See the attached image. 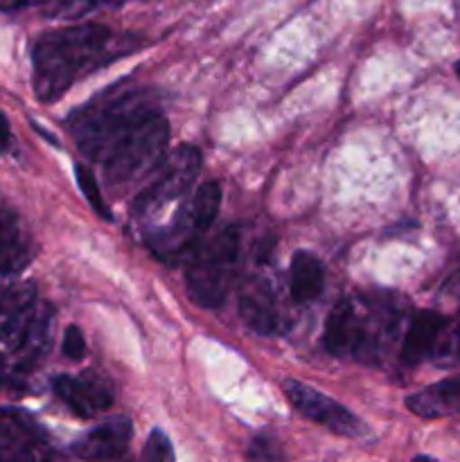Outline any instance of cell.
Segmentation results:
<instances>
[{
  "instance_id": "obj_23",
  "label": "cell",
  "mask_w": 460,
  "mask_h": 462,
  "mask_svg": "<svg viewBox=\"0 0 460 462\" xmlns=\"http://www.w3.org/2000/svg\"><path fill=\"white\" fill-rule=\"evenodd\" d=\"M41 3H52V0H0V12H18V9H25Z\"/></svg>"
},
{
  "instance_id": "obj_9",
  "label": "cell",
  "mask_w": 460,
  "mask_h": 462,
  "mask_svg": "<svg viewBox=\"0 0 460 462\" xmlns=\"http://www.w3.org/2000/svg\"><path fill=\"white\" fill-rule=\"evenodd\" d=\"M323 347L332 356L365 355L368 332H365L363 319L352 300H341L332 307L327 320H325Z\"/></svg>"
},
{
  "instance_id": "obj_24",
  "label": "cell",
  "mask_w": 460,
  "mask_h": 462,
  "mask_svg": "<svg viewBox=\"0 0 460 462\" xmlns=\"http://www.w3.org/2000/svg\"><path fill=\"white\" fill-rule=\"evenodd\" d=\"M9 147H12V129H9L7 117L0 113V153L9 152Z\"/></svg>"
},
{
  "instance_id": "obj_12",
  "label": "cell",
  "mask_w": 460,
  "mask_h": 462,
  "mask_svg": "<svg viewBox=\"0 0 460 462\" xmlns=\"http://www.w3.org/2000/svg\"><path fill=\"white\" fill-rule=\"evenodd\" d=\"M239 314L244 323L262 337H273L282 329V319L275 307V298L271 293L269 284L253 280L239 293Z\"/></svg>"
},
{
  "instance_id": "obj_14",
  "label": "cell",
  "mask_w": 460,
  "mask_h": 462,
  "mask_svg": "<svg viewBox=\"0 0 460 462\" xmlns=\"http://www.w3.org/2000/svg\"><path fill=\"white\" fill-rule=\"evenodd\" d=\"M406 406L410 409V413L424 420L460 413V377L445 379V382L422 388L406 400Z\"/></svg>"
},
{
  "instance_id": "obj_6",
  "label": "cell",
  "mask_w": 460,
  "mask_h": 462,
  "mask_svg": "<svg viewBox=\"0 0 460 462\" xmlns=\"http://www.w3.org/2000/svg\"><path fill=\"white\" fill-rule=\"evenodd\" d=\"M198 170H201V152L192 144L176 147L156 167V176L152 183L135 197L133 208H131L135 219H149L165 206L174 203L176 199L183 197L192 188Z\"/></svg>"
},
{
  "instance_id": "obj_16",
  "label": "cell",
  "mask_w": 460,
  "mask_h": 462,
  "mask_svg": "<svg viewBox=\"0 0 460 462\" xmlns=\"http://www.w3.org/2000/svg\"><path fill=\"white\" fill-rule=\"evenodd\" d=\"M52 307L43 305L41 310L34 311L30 328H27L21 346H18V352H23L21 368H30V365L34 364V361H39V356L48 350L50 338H52Z\"/></svg>"
},
{
  "instance_id": "obj_17",
  "label": "cell",
  "mask_w": 460,
  "mask_h": 462,
  "mask_svg": "<svg viewBox=\"0 0 460 462\" xmlns=\"http://www.w3.org/2000/svg\"><path fill=\"white\" fill-rule=\"evenodd\" d=\"M124 0H52L48 3V9H45V16L50 18H81L86 14L99 12V9H111L122 5Z\"/></svg>"
},
{
  "instance_id": "obj_15",
  "label": "cell",
  "mask_w": 460,
  "mask_h": 462,
  "mask_svg": "<svg viewBox=\"0 0 460 462\" xmlns=\"http://www.w3.org/2000/svg\"><path fill=\"white\" fill-rule=\"evenodd\" d=\"M291 298L298 305L314 302L323 293L325 269L318 257L309 251H298L291 260Z\"/></svg>"
},
{
  "instance_id": "obj_13",
  "label": "cell",
  "mask_w": 460,
  "mask_h": 462,
  "mask_svg": "<svg viewBox=\"0 0 460 462\" xmlns=\"http://www.w3.org/2000/svg\"><path fill=\"white\" fill-rule=\"evenodd\" d=\"M446 329V319L437 311H419L410 319L406 329L404 343H401V361L406 365H418L436 350L442 334Z\"/></svg>"
},
{
  "instance_id": "obj_4",
  "label": "cell",
  "mask_w": 460,
  "mask_h": 462,
  "mask_svg": "<svg viewBox=\"0 0 460 462\" xmlns=\"http://www.w3.org/2000/svg\"><path fill=\"white\" fill-rule=\"evenodd\" d=\"M167 143H170V125L165 116L147 117L133 129L126 131L102 158L104 176L113 188H126L138 180V176L156 170L165 158Z\"/></svg>"
},
{
  "instance_id": "obj_3",
  "label": "cell",
  "mask_w": 460,
  "mask_h": 462,
  "mask_svg": "<svg viewBox=\"0 0 460 462\" xmlns=\"http://www.w3.org/2000/svg\"><path fill=\"white\" fill-rule=\"evenodd\" d=\"M239 244L242 235L237 226H225L215 237L194 248L185 271V282L189 298L203 310H219L228 298L237 273Z\"/></svg>"
},
{
  "instance_id": "obj_25",
  "label": "cell",
  "mask_w": 460,
  "mask_h": 462,
  "mask_svg": "<svg viewBox=\"0 0 460 462\" xmlns=\"http://www.w3.org/2000/svg\"><path fill=\"white\" fill-rule=\"evenodd\" d=\"M0 383H5V359L0 356Z\"/></svg>"
},
{
  "instance_id": "obj_2",
  "label": "cell",
  "mask_w": 460,
  "mask_h": 462,
  "mask_svg": "<svg viewBox=\"0 0 460 462\" xmlns=\"http://www.w3.org/2000/svg\"><path fill=\"white\" fill-rule=\"evenodd\" d=\"M158 113H161L158 95L149 88L133 86V88H113L99 95L97 99L72 113L66 125L77 149L90 161L102 162L108 149L126 131Z\"/></svg>"
},
{
  "instance_id": "obj_11",
  "label": "cell",
  "mask_w": 460,
  "mask_h": 462,
  "mask_svg": "<svg viewBox=\"0 0 460 462\" xmlns=\"http://www.w3.org/2000/svg\"><path fill=\"white\" fill-rule=\"evenodd\" d=\"M34 300L36 289L30 282L5 291V296L0 298V343H7V347L18 350L36 311Z\"/></svg>"
},
{
  "instance_id": "obj_27",
  "label": "cell",
  "mask_w": 460,
  "mask_h": 462,
  "mask_svg": "<svg viewBox=\"0 0 460 462\" xmlns=\"http://www.w3.org/2000/svg\"><path fill=\"white\" fill-rule=\"evenodd\" d=\"M455 72H458V77H460V61L455 63Z\"/></svg>"
},
{
  "instance_id": "obj_5",
  "label": "cell",
  "mask_w": 460,
  "mask_h": 462,
  "mask_svg": "<svg viewBox=\"0 0 460 462\" xmlns=\"http://www.w3.org/2000/svg\"><path fill=\"white\" fill-rule=\"evenodd\" d=\"M221 206V188L215 180L203 183L188 201L180 206L179 215L174 217L165 230L156 235L152 248L161 257H179L189 248H197L198 239L215 221Z\"/></svg>"
},
{
  "instance_id": "obj_22",
  "label": "cell",
  "mask_w": 460,
  "mask_h": 462,
  "mask_svg": "<svg viewBox=\"0 0 460 462\" xmlns=\"http://www.w3.org/2000/svg\"><path fill=\"white\" fill-rule=\"evenodd\" d=\"M0 462H36L30 449L16 445V442L7 440L0 442Z\"/></svg>"
},
{
  "instance_id": "obj_21",
  "label": "cell",
  "mask_w": 460,
  "mask_h": 462,
  "mask_svg": "<svg viewBox=\"0 0 460 462\" xmlns=\"http://www.w3.org/2000/svg\"><path fill=\"white\" fill-rule=\"evenodd\" d=\"M86 352V341L84 334L77 325H70V328L63 332V355L70 361H79Z\"/></svg>"
},
{
  "instance_id": "obj_20",
  "label": "cell",
  "mask_w": 460,
  "mask_h": 462,
  "mask_svg": "<svg viewBox=\"0 0 460 462\" xmlns=\"http://www.w3.org/2000/svg\"><path fill=\"white\" fill-rule=\"evenodd\" d=\"M16 219L12 215H0V260L12 255L14 248H16Z\"/></svg>"
},
{
  "instance_id": "obj_10",
  "label": "cell",
  "mask_w": 460,
  "mask_h": 462,
  "mask_svg": "<svg viewBox=\"0 0 460 462\" xmlns=\"http://www.w3.org/2000/svg\"><path fill=\"white\" fill-rule=\"evenodd\" d=\"M131 436H133V424L124 415L106 420V422L97 424L93 431L86 433L84 438L75 442L72 451L77 458L86 462H102L120 458L129 447Z\"/></svg>"
},
{
  "instance_id": "obj_26",
  "label": "cell",
  "mask_w": 460,
  "mask_h": 462,
  "mask_svg": "<svg viewBox=\"0 0 460 462\" xmlns=\"http://www.w3.org/2000/svg\"><path fill=\"white\" fill-rule=\"evenodd\" d=\"M410 462H436V460L428 458V456H418V458H413Z\"/></svg>"
},
{
  "instance_id": "obj_18",
  "label": "cell",
  "mask_w": 460,
  "mask_h": 462,
  "mask_svg": "<svg viewBox=\"0 0 460 462\" xmlns=\"http://www.w3.org/2000/svg\"><path fill=\"white\" fill-rule=\"evenodd\" d=\"M75 176H77V185H79L81 194L86 197L88 206L93 208V210L97 212V217H102V219H106V221L111 219V212H108L106 203H104L102 189H99V183H97V179L93 176V171H90L86 165H77Z\"/></svg>"
},
{
  "instance_id": "obj_7",
  "label": "cell",
  "mask_w": 460,
  "mask_h": 462,
  "mask_svg": "<svg viewBox=\"0 0 460 462\" xmlns=\"http://www.w3.org/2000/svg\"><path fill=\"white\" fill-rule=\"evenodd\" d=\"M282 391L298 413L309 418L311 422L320 424V427L329 429L332 433L345 438H361L368 433L365 424L354 413H350L345 406L334 402L325 393L298 382V379H284Z\"/></svg>"
},
{
  "instance_id": "obj_19",
  "label": "cell",
  "mask_w": 460,
  "mask_h": 462,
  "mask_svg": "<svg viewBox=\"0 0 460 462\" xmlns=\"http://www.w3.org/2000/svg\"><path fill=\"white\" fill-rule=\"evenodd\" d=\"M140 462H174V447H171V440L165 436V431L153 429L149 433Z\"/></svg>"
},
{
  "instance_id": "obj_8",
  "label": "cell",
  "mask_w": 460,
  "mask_h": 462,
  "mask_svg": "<svg viewBox=\"0 0 460 462\" xmlns=\"http://www.w3.org/2000/svg\"><path fill=\"white\" fill-rule=\"evenodd\" d=\"M59 400L81 420H90L97 413L111 409L113 391L106 377L95 373H84L79 377L59 374L52 382Z\"/></svg>"
},
{
  "instance_id": "obj_1",
  "label": "cell",
  "mask_w": 460,
  "mask_h": 462,
  "mask_svg": "<svg viewBox=\"0 0 460 462\" xmlns=\"http://www.w3.org/2000/svg\"><path fill=\"white\" fill-rule=\"evenodd\" d=\"M140 36L113 32L99 23L43 32L32 48V84L41 102H57L77 79L135 52Z\"/></svg>"
}]
</instances>
